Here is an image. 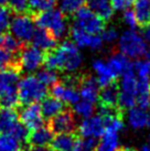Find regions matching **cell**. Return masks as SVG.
<instances>
[{"instance_id":"cell-4","label":"cell","mask_w":150,"mask_h":151,"mask_svg":"<svg viewBox=\"0 0 150 151\" xmlns=\"http://www.w3.org/2000/svg\"><path fill=\"white\" fill-rule=\"evenodd\" d=\"M34 21L39 28L48 30L58 41L64 38L67 32L65 16L56 9L39 13L34 17Z\"/></svg>"},{"instance_id":"cell-45","label":"cell","mask_w":150,"mask_h":151,"mask_svg":"<svg viewBox=\"0 0 150 151\" xmlns=\"http://www.w3.org/2000/svg\"><path fill=\"white\" fill-rule=\"evenodd\" d=\"M139 151H150V146L149 145H144Z\"/></svg>"},{"instance_id":"cell-13","label":"cell","mask_w":150,"mask_h":151,"mask_svg":"<svg viewBox=\"0 0 150 151\" xmlns=\"http://www.w3.org/2000/svg\"><path fill=\"white\" fill-rule=\"evenodd\" d=\"M51 95L58 101H61L64 104L74 106L76 103L79 101V89L72 86V85L65 84L64 82H58L51 87Z\"/></svg>"},{"instance_id":"cell-17","label":"cell","mask_w":150,"mask_h":151,"mask_svg":"<svg viewBox=\"0 0 150 151\" xmlns=\"http://www.w3.org/2000/svg\"><path fill=\"white\" fill-rule=\"evenodd\" d=\"M19 122V113L14 108L0 107V134H10Z\"/></svg>"},{"instance_id":"cell-51","label":"cell","mask_w":150,"mask_h":151,"mask_svg":"<svg viewBox=\"0 0 150 151\" xmlns=\"http://www.w3.org/2000/svg\"><path fill=\"white\" fill-rule=\"evenodd\" d=\"M149 81H150V77H149Z\"/></svg>"},{"instance_id":"cell-27","label":"cell","mask_w":150,"mask_h":151,"mask_svg":"<svg viewBox=\"0 0 150 151\" xmlns=\"http://www.w3.org/2000/svg\"><path fill=\"white\" fill-rule=\"evenodd\" d=\"M137 76L133 70L128 71L124 75H121V80L119 83V92L135 95L136 96V89H137Z\"/></svg>"},{"instance_id":"cell-42","label":"cell","mask_w":150,"mask_h":151,"mask_svg":"<svg viewBox=\"0 0 150 151\" xmlns=\"http://www.w3.org/2000/svg\"><path fill=\"white\" fill-rule=\"evenodd\" d=\"M135 1L136 0H112V7L117 11L127 10L130 6H133V4H135Z\"/></svg>"},{"instance_id":"cell-12","label":"cell","mask_w":150,"mask_h":151,"mask_svg":"<svg viewBox=\"0 0 150 151\" xmlns=\"http://www.w3.org/2000/svg\"><path fill=\"white\" fill-rule=\"evenodd\" d=\"M70 35L76 46L88 47L92 50H100L103 45V40L100 35H93L83 31L77 27L72 25L70 29Z\"/></svg>"},{"instance_id":"cell-40","label":"cell","mask_w":150,"mask_h":151,"mask_svg":"<svg viewBox=\"0 0 150 151\" xmlns=\"http://www.w3.org/2000/svg\"><path fill=\"white\" fill-rule=\"evenodd\" d=\"M123 20L125 22V24L128 25L131 30H135V28H136L138 24L136 16H135V12H133V10H130V9L125 10V12L123 14Z\"/></svg>"},{"instance_id":"cell-29","label":"cell","mask_w":150,"mask_h":151,"mask_svg":"<svg viewBox=\"0 0 150 151\" xmlns=\"http://www.w3.org/2000/svg\"><path fill=\"white\" fill-rule=\"evenodd\" d=\"M118 147H119L118 134L105 131L102 140L97 143L95 151H118Z\"/></svg>"},{"instance_id":"cell-36","label":"cell","mask_w":150,"mask_h":151,"mask_svg":"<svg viewBox=\"0 0 150 151\" xmlns=\"http://www.w3.org/2000/svg\"><path fill=\"white\" fill-rule=\"evenodd\" d=\"M13 12L8 6H0V37L2 34L7 33L10 27V22H11V17H12Z\"/></svg>"},{"instance_id":"cell-16","label":"cell","mask_w":150,"mask_h":151,"mask_svg":"<svg viewBox=\"0 0 150 151\" xmlns=\"http://www.w3.org/2000/svg\"><path fill=\"white\" fill-rule=\"evenodd\" d=\"M79 139V134L75 132L56 134L52 140L50 147L53 151H75Z\"/></svg>"},{"instance_id":"cell-30","label":"cell","mask_w":150,"mask_h":151,"mask_svg":"<svg viewBox=\"0 0 150 151\" xmlns=\"http://www.w3.org/2000/svg\"><path fill=\"white\" fill-rule=\"evenodd\" d=\"M25 45V44H23L18 39L14 38L9 31L0 37V47L7 50L8 52L12 53V54H19Z\"/></svg>"},{"instance_id":"cell-3","label":"cell","mask_w":150,"mask_h":151,"mask_svg":"<svg viewBox=\"0 0 150 151\" xmlns=\"http://www.w3.org/2000/svg\"><path fill=\"white\" fill-rule=\"evenodd\" d=\"M48 96V87L38 80L37 76L27 75L19 82L18 97L20 105H30L43 101Z\"/></svg>"},{"instance_id":"cell-21","label":"cell","mask_w":150,"mask_h":151,"mask_svg":"<svg viewBox=\"0 0 150 151\" xmlns=\"http://www.w3.org/2000/svg\"><path fill=\"white\" fill-rule=\"evenodd\" d=\"M118 96H119V87L116 83H112L106 87H103L100 91V95H98L100 107H109V108L117 107Z\"/></svg>"},{"instance_id":"cell-50","label":"cell","mask_w":150,"mask_h":151,"mask_svg":"<svg viewBox=\"0 0 150 151\" xmlns=\"http://www.w3.org/2000/svg\"><path fill=\"white\" fill-rule=\"evenodd\" d=\"M149 139H150V134H149Z\"/></svg>"},{"instance_id":"cell-22","label":"cell","mask_w":150,"mask_h":151,"mask_svg":"<svg viewBox=\"0 0 150 151\" xmlns=\"http://www.w3.org/2000/svg\"><path fill=\"white\" fill-rule=\"evenodd\" d=\"M41 111L43 115V118L46 119L48 122L55 117L56 115L60 113H62L63 110L65 109V105L64 103L61 101H58L56 98L52 96H46L43 101H41Z\"/></svg>"},{"instance_id":"cell-26","label":"cell","mask_w":150,"mask_h":151,"mask_svg":"<svg viewBox=\"0 0 150 151\" xmlns=\"http://www.w3.org/2000/svg\"><path fill=\"white\" fill-rule=\"evenodd\" d=\"M133 12L137 22L141 27L150 24V0H136Z\"/></svg>"},{"instance_id":"cell-38","label":"cell","mask_w":150,"mask_h":151,"mask_svg":"<svg viewBox=\"0 0 150 151\" xmlns=\"http://www.w3.org/2000/svg\"><path fill=\"white\" fill-rule=\"evenodd\" d=\"M8 7L11 9L13 14L28 13V0H10Z\"/></svg>"},{"instance_id":"cell-15","label":"cell","mask_w":150,"mask_h":151,"mask_svg":"<svg viewBox=\"0 0 150 151\" xmlns=\"http://www.w3.org/2000/svg\"><path fill=\"white\" fill-rule=\"evenodd\" d=\"M31 42H32V45L45 53L51 50H54L58 46V40L48 30L42 29V28L35 30Z\"/></svg>"},{"instance_id":"cell-31","label":"cell","mask_w":150,"mask_h":151,"mask_svg":"<svg viewBox=\"0 0 150 151\" xmlns=\"http://www.w3.org/2000/svg\"><path fill=\"white\" fill-rule=\"evenodd\" d=\"M0 151H25V147L11 134H0Z\"/></svg>"},{"instance_id":"cell-11","label":"cell","mask_w":150,"mask_h":151,"mask_svg":"<svg viewBox=\"0 0 150 151\" xmlns=\"http://www.w3.org/2000/svg\"><path fill=\"white\" fill-rule=\"evenodd\" d=\"M105 134V124L100 115L84 119L79 126V136L82 138L97 139Z\"/></svg>"},{"instance_id":"cell-32","label":"cell","mask_w":150,"mask_h":151,"mask_svg":"<svg viewBox=\"0 0 150 151\" xmlns=\"http://www.w3.org/2000/svg\"><path fill=\"white\" fill-rule=\"evenodd\" d=\"M94 111H95V105L93 103L83 101V99L73 106V113L84 119L92 117Z\"/></svg>"},{"instance_id":"cell-1","label":"cell","mask_w":150,"mask_h":151,"mask_svg":"<svg viewBox=\"0 0 150 151\" xmlns=\"http://www.w3.org/2000/svg\"><path fill=\"white\" fill-rule=\"evenodd\" d=\"M83 63V56L77 46L71 41H64L54 50L46 52L44 65L52 71L73 73L77 71Z\"/></svg>"},{"instance_id":"cell-39","label":"cell","mask_w":150,"mask_h":151,"mask_svg":"<svg viewBox=\"0 0 150 151\" xmlns=\"http://www.w3.org/2000/svg\"><path fill=\"white\" fill-rule=\"evenodd\" d=\"M30 130L25 126L22 125L21 122H18V125L14 127V129L11 131V136H13L14 138L19 140L20 142H27V139L29 137Z\"/></svg>"},{"instance_id":"cell-6","label":"cell","mask_w":150,"mask_h":151,"mask_svg":"<svg viewBox=\"0 0 150 151\" xmlns=\"http://www.w3.org/2000/svg\"><path fill=\"white\" fill-rule=\"evenodd\" d=\"M35 30L34 17L29 13L16 14L9 27V32L23 44H29L33 38Z\"/></svg>"},{"instance_id":"cell-46","label":"cell","mask_w":150,"mask_h":151,"mask_svg":"<svg viewBox=\"0 0 150 151\" xmlns=\"http://www.w3.org/2000/svg\"><path fill=\"white\" fill-rule=\"evenodd\" d=\"M10 0H0V6H6L7 4H9Z\"/></svg>"},{"instance_id":"cell-10","label":"cell","mask_w":150,"mask_h":151,"mask_svg":"<svg viewBox=\"0 0 150 151\" xmlns=\"http://www.w3.org/2000/svg\"><path fill=\"white\" fill-rule=\"evenodd\" d=\"M19 118L21 124L25 125L30 131L40 128L44 124L41 107L38 103L23 106L19 113Z\"/></svg>"},{"instance_id":"cell-34","label":"cell","mask_w":150,"mask_h":151,"mask_svg":"<svg viewBox=\"0 0 150 151\" xmlns=\"http://www.w3.org/2000/svg\"><path fill=\"white\" fill-rule=\"evenodd\" d=\"M38 80L41 82L43 85L45 86H50L52 87L53 85H55L56 83H58V75L55 71H52V70H49V68H42L38 72L37 74Z\"/></svg>"},{"instance_id":"cell-49","label":"cell","mask_w":150,"mask_h":151,"mask_svg":"<svg viewBox=\"0 0 150 151\" xmlns=\"http://www.w3.org/2000/svg\"><path fill=\"white\" fill-rule=\"evenodd\" d=\"M148 56H150V53H149V54H148Z\"/></svg>"},{"instance_id":"cell-37","label":"cell","mask_w":150,"mask_h":151,"mask_svg":"<svg viewBox=\"0 0 150 151\" xmlns=\"http://www.w3.org/2000/svg\"><path fill=\"white\" fill-rule=\"evenodd\" d=\"M97 140L93 138H79L75 151H95Z\"/></svg>"},{"instance_id":"cell-18","label":"cell","mask_w":150,"mask_h":151,"mask_svg":"<svg viewBox=\"0 0 150 151\" xmlns=\"http://www.w3.org/2000/svg\"><path fill=\"white\" fill-rule=\"evenodd\" d=\"M53 132L48 125L42 126L35 130L30 131L27 143L30 147H40V146H50L53 140Z\"/></svg>"},{"instance_id":"cell-48","label":"cell","mask_w":150,"mask_h":151,"mask_svg":"<svg viewBox=\"0 0 150 151\" xmlns=\"http://www.w3.org/2000/svg\"><path fill=\"white\" fill-rule=\"evenodd\" d=\"M148 126L150 127V114H149V117H148Z\"/></svg>"},{"instance_id":"cell-44","label":"cell","mask_w":150,"mask_h":151,"mask_svg":"<svg viewBox=\"0 0 150 151\" xmlns=\"http://www.w3.org/2000/svg\"><path fill=\"white\" fill-rule=\"evenodd\" d=\"M144 39L146 42L150 43V24L144 28Z\"/></svg>"},{"instance_id":"cell-35","label":"cell","mask_w":150,"mask_h":151,"mask_svg":"<svg viewBox=\"0 0 150 151\" xmlns=\"http://www.w3.org/2000/svg\"><path fill=\"white\" fill-rule=\"evenodd\" d=\"M85 0H60V11L64 16L74 14L83 7Z\"/></svg>"},{"instance_id":"cell-19","label":"cell","mask_w":150,"mask_h":151,"mask_svg":"<svg viewBox=\"0 0 150 151\" xmlns=\"http://www.w3.org/2000/svg\"><path fill=\"white\" fill-rule=\"evenodd\" d=\"M93 70L97 74V83L100 87H106L108 85L116 83V77L112 73L110 68L107 65V62H105L104 60H94L93 62Z\"/></svg>"},{"instance_id":"cell-41","label":"cell","mask_w":150,"mask_h":151,"mask_svg":"<svg viewBox=\"0 0 150 151\" xmlns=\"http://www.w3.org/2000/svg\"><path fill=\"white\" fill-rule=\"evenodd\" d=\"M102 40L103 42H107V43H112L115 42L117 39H118V32H117L116 29L114 28H108V29L104 30L102 32Z\"/></svg>"},{"instance_id":"cell-2","label":"cell","mask_w":150,"mask_h":151,"mask_svg":"<svg viewBox=\"0 0 150 151\" xmlns=\"http://www.w3.org/2000/svg\"><path fill=\"white\" fill-rule=\"evenodd\" d=\"M20 74L19 66H9L0 72V107L17 109L20 106L18 97Z\"/></svg>"},{"instance_id":"cell-28","label":"cell","mask_w":150,"mask_h":151,"mask_svg":"<svg viewBox=\"0 0 150 151\" xmlns=\"http://www.w3.org/2000/svg\"><path fill=\"white\" fill-rule=\"evenodd\" d=\"M58 0H28V13L35 17L44 11L54 9Z\"/></svg>"},{"instance_id":"cell-20","label":"cell","mask_w":150,"mask_h":151,"mask_svg":"<svg viewBox=\"0 0 150 151\" xmlns=\"http://www.w3.org/2000/svg\"><path fill=\"white\" fill-rule=\"evenodd\" d=\"M107 65L116 78L119 75H124L128 71L133 70V64L130 62L127 56L121 53L112 54L107 61Z\"/></svg>"},{"instance_id":"cell-14","label":"cell","mask_w":150,"mask_h":151,"mask_svg":"<svg viewBox=\"0 0 150 151\" xmlns=\"http://www.w3.org/2000/svg\"><path fill=\"white\" fill-rule=\"evenodd\" d=\"M79 96L83 101H89L95 104L98 101L100 95V85L97 83L96 78L91 75L79 76Z\"/></svg>"},{"instance_id":"cell-23","label":"cell","mask_w":150,"mask_h":151,"mask_svg":"<svg viewBox=\"0 0 150 151\" xmlns=\"http://www.w3.org/2000/svg\"><path fill=\"white\" fill-rule=\"evenodd\" d=\"M87 4L88 8L105 22L112 17L114 9L112 7V0H87Z\"/></svg>"},{"instance_id":"cell-7","label":"cell","mask_w":150,"mask_h":151,"mask_svg":"<svg viewBox=\"0 0 150 151\" xmlns=\"http://www.w3.org/2000/svg\"><path fill=\"white\" fill-rule=\"evenodd\" d=\"M73 25L93 35H100L105 30V21L88 7H82L74 13Z\"/></svg>"},{"instance_id":"cell-9","label":"cell","mask_w":150,"mask_h":151,"mask_svg":"<svg viewBox=\"0 0 150 151\" xmlns=\"http://www.w3.org/2000/svg\"><path fill=\"white\" fill-rule=\"evenodd\" d=\"M46 125L53 134H60L74 132L75 128H76L74 113L71 109L65 108L62 113H60L55 117L50 119L46 122Z\"/></svg>"},{"instance_id":"cell-47","label":"cell","mask_w":150,"mask_h":151,"mask_svg":"<svg viewBox=\"0 0 150 151\" xmlns=\"http://www.w3.org/2000/svg\"><path fill=\"white\" fill-rule=\"evenodd\" d=\"M118 151H135V150L130 149V148H123V149H118Z\"/></svg>"},{"instance_id":"cell-5","label":"cell","mask_w":150,"mask_h":151,"mask_svg":"<svg viewBox=\"0 0 150 151\" xmlns=\"http://www.w3.org/2000/svg\"><path fill=\"white\" fill-rule=\"evenodd\" d=\"M118 49L128 59H138L147 53V42L136 30H127L118 40Z\"/></svg>"},{"instance_id":"cell-25","label":"cell","mask_w":150,"mask_h":151,"mask_svg":"<svg viewBox=\"0 0 150 151\" xmlns=\"http://www.w3.org/2000/svg\"><path fill=\"white\" fill-rule=\"evenodd\" d=\"M148 117L149 115L147 114L145 109L140 107H133L129 109L127 113V120L130 127H133V129H141L145 126L148 125Z\"/></svg>"},{"instance_id":"cell-24","label":"cell","mask_w":150,"mask_h":151,"mask_svg":"<svg viewBox=\"0 0 150 151\" xmlns=\"http://www.w3.org/2000/svg\"><path fill=\"white\" fill-rule=\"evenodd\" d=\"M137 80L136 104H138V107L146 110L150 107V81Z\"/></svg>"},{"instance_id":"cell-33","label":"cell","mask_w":150,"mask_h":151,"mask_svg":"<svg viewBox=\"0 0 150 151\" xmlns=\"http://www.w3.org/2000/svg\"><path fill=\"white\" fill-rule=\"evenodd\" d=\"M9 66H19V54H12L0 47V72Z\"/></svg>"},{"instance_id":"cell-8","label":"cell","mask_w":150,"mask_h":151,"mask_svg":"<svg viewBox=\"0 0 150 151\" xmlns=\"http://www.w3.org/2000/svg\"><path fill=\"white\" fill-rule=\"evenodd\" d=\"M44 55L45 53H43V51L39 50L33 45L25 44L19 53V65L21 72L37 71L44 63Z\"/></svg>"},{"instance_id":"cell-43","label":"cell","mask_w":150,"mask_h":151,"mask_svg":"<svg viewBox=\"0 0 150 151\" xmlns=\"http://www.w3.org/2000/svg\"><path fill=\"white\" fill-rule=\"evenodd\" d=\"M28 151H53L50 146H40V147H30Z\"/></svg>"}]
</instances>
